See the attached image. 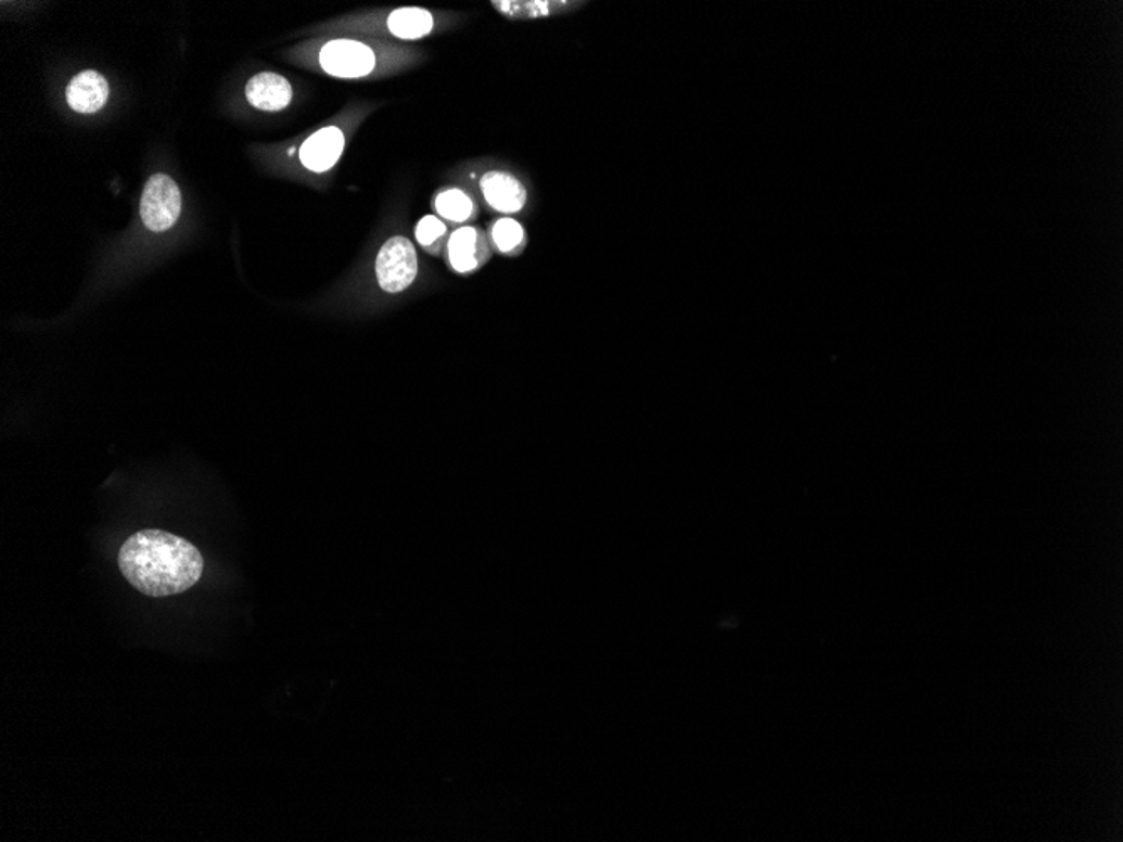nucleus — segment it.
<instances>
[{"mask_svg":"<svg viewBox=\"0 0 1123 842\" xmlns=\"http://www.w3.org/2000/svg\"><path fill=\"white\" fill-rule=\"evenodd\" d=\"M246 98L254 109L280 112L292 103L293 88L277 73H259L247 81Z\"/></svg>","mask_w":1123,"mask_h":842,"instance_id":"7","label":"nucleus"},{"mask_svg":"<svg viewBox=\"0 0 1123 842\" xmlns=\"http://www.w3.org/2000/svg\"><path fill=\"white\" fill-rule=\"evenodd\" d=\"M482 189L486 202L498 213L515 214L525 207V187L507 171L485 174L482 179Z\"/></svg>","mask_w":1123,"mask_h":842,"instance_id":"8","label":"nucleus"},{"mask_svg":"<svg viewBox=\"0 0 1123 842\" xmlns=\"http://www.w3.org/2000/svg\"><path fill=\"white\" fill-rule=\"evenodd\" d=\"M433 15L424 9H397L388 15V30L400 39L424 38L433 29Z\"/></svg>","mask_w":1123,"mask_h":842,"instance_id":"10","label":"nucleus"},{"mask_svg":"<svg viewBox=\"0 0 1123 842\" xmlns=\"http://www.w3.org/2000/svg\"><path fill=\"white\" fill-rule=\"evenodd\" d=\"M110 86L97 72L78 73L66 88L67 105L82 115L100 112L109 101Z\"/></svg>","mask_w":1123,"mask_h":842,"instance_id":"6","label":"nucleus"},{"mask_svg":"<svg viewBox=\"0 0 1123 842\" xmlns=\"http://www.w3.org/2000/svg\"><path fill=\"white\" fill-rule=\"evenodd\" d=\"M436 209L445 219L463 222L473 214V202L461 191L443 192L436 199Z\"/></svg>","mask_w":1123,"mask_h":842,"instance_id":"12","label":"nucleus"},{"mask_svg":"<svg viewBox=\"0 0 1123 842\" xmlns=\"http://www.w3.org/2000/svg\"><path fill=\"white\" fill-rule=\"evenodd\" d=\"M574 2L562 0H525V2H493V8L512 20H538L572 8Z\"/></svg>","mask_w":1123,"mask_h":842,"instance_id":"11","label":"nucleus"},{"mask_svg":"<svg viewBox=\"0 0 1123 842\" xmlns=\"http://www.w3.org/2000/svg\"><path fill=\"white\" fill-rule=\"evenodd\" d=\"M375 272L379 284L387 293H399L411 286L418 275V256L411 241L400 235L388 239L379 253Z\"/></svg>","mask_w":1123,"mask_h":842,"instance_id":"3","label":"nucleus"},{"mask_svg":"<svg viewBox=\"0 0 1123 842\" xmlns=\"http://www.w3.org/2000/svg\"><path fill=\"white\" fill-rule=\"evenodd\" d=\"M525 232L522 226L513 219H500L493 226V241L501 253H510L523 243Z\"/></svg>","mask_w":1123,"mask_h":842,"instance_id":"13","label":"nucleus"},{"mask_svg":"<svg viewBox=\"0 0 1123 842\" xmlns=\"http://www.w3.org/2000/svg\"><path fill=\"white\" fill-rule=\"evenodd\" d=\"M182 210V195L176 180L155 174L150 177L140 201V217L152 232H165L176 225Z\"/></svg>","mask_w":1123,"mask_h":842,"instance_id":"2","label":"nucleus"},{"mask_svg":"<svg viewBox=\"0 0 1123 842\" xmlns=\"http://www.w3.org/2000/svg\"><path fill=\"white\" fill-rule=\"evenodd\" d=\"M344 146L345 137L339 128H321L303 143L299 158L308 170L326 171L339 162Z\"/></svg>","mask_w":1123,"mask_h":842,"instance_id":"5","label":"nucleus"},{"mask_svg":"<svg viewBox=\"0 0 1123 842\" xmlns=\"http://www.w3.org/2000/svg\"><path fill=\"white\" fill-rule=\"evenodd\" d=\"M486 244L474 228H461L449 239V259L459 272L473 271L480 265V253Z\"/></svg>","mask_w":1123,"mask_h":842,"instance_id":"9","label":"nucleus"},{"mask_svg":"<svg viewBox=\"0 0 1123 842\" xmlns=\"http://www.w3.org/2000/svg\"><path fill=\"white\" fill-rule=\"evenodd\" d=\"M445 232L446 226L437 217L425 216L416 229V238L421 246L430 247L436 243L437 239L443 238Z\"/></svg>","mask_w":1123,"mask_h":842,"instance_id":"14","label":"nucleus"},{"mask_svg":"<svg viewBox=\"0 0 1123 842\" xmlns=\"http://www.w3.org/2000/svg\"><path fill=\"white\" fill-rule=\"evenodd\" d=\"M118 566L131 587L149 597L186 592L197 584L204 559L186 538L162 530L131 535L118 553Z\"/></svg>","mask_w":1123,"mask_h":842,"instance_id":"1","label":"nucleus"},{"mask_svg":"<svg viewBox=\"0 0 1123 842\" xmlns=\"http://www.w3.org/2000/svg\"><path fill=\"white\" fill-rule=\"evenodd\" d=\"M320 64L329 75L339 78H360L367 76L375 67L372 49L362 42L336 39L323 46Z\"/></svg>","mask_w":1123,"mask_h":842,"instance_id":"4","label":"nucleus"}]
</instances>
